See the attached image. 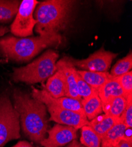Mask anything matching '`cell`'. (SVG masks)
I'll list each match as a JSON object with an SVG mask.
<instances>
[{"instance_id":"6da1fadb","label":"cell","mask_w":132,"mask_h":147,"mask_svg":"<svg viewBox=\"0 0 132 147\" xmlns=\"http://www.w3.org/2000/svg\"><path fill=\"white\" fill-rule=\"evenodd\" d=\"M13 98L24 134L33 142L40 144L46 138L49 127L46 106L19 89L14 90Z\"/></svg>"},{"instance_id":"7a4b0ae2","label":"cell","mask_w":132,"mask_h":147,"mask_svg":"<svg viewBox=\"0 0 132 147\" xmlns=\"http://www.w3.org/2000/svg\"><path fill=\"white\" fill-rule=\"evenodd\" d=\"M62 39L59 34L27 38L7 36L0 40V51L10 59L24 62L30 60L43 49L60 44Z\"/></svg>"},{"instance_id":"3957f363","label":"cell","mask_w":132,"mask_h":147,"mask_svg":"<svg viewBox=\"0 0 132 147\" xmlns=\"http://www.w3.org/2000/svg\"><path fill=\"white\" fill-rule=\"evenodd\" d=\"M75 3L69 0H49L39 3L34 12L36 32L40 35L59 34L67 25Z\"/></svg>"},{"instance_id":"277c9868","label":"cell","mask_w":132,"mask_h":147,"mask_svg":"<svg viewBox=\"0 0 132 147\" xmlns=\"http://www.w3.org/2000/svg\"><path fill=\"white\" fill-rule=\"evenodd\" d=\"M59 54L52 50H47L38 58L26 66L14 68L11 77L14 82L27 84L41 82L53 76L57 71Z\"/></svg>"},{"instance_id":"5b68a950","label":"cell","mask_w":132,"mask_h":147,"mask_svg":"<svg viewBox=\"0 0 132 147\" xmlns=\"http://www.w3.org/2000/svg\"><path fill=\"white\" fill-rule=\"evenodd\" d=\"M20 117L11 101L8 93L0 94V147L20 138Z\"/></svg>"},{"instance_id":"8992f818","label":"cell","mask_w":132,"mask_h":147,"mask_svg":"<svg viewBox=\"0 0 132 147\" xmlns=\"http://www.w3.org/2000/svg\"><path fill=\"white\" fill-rule=\"evenodd\" d=\"M38 4L36 0H23L20 3L15 20L11 26L12 34L19 37L33 34L34 27L37 24L33 14Z\"/></svg>"},{"instance_id":"52a82bcc","label":"cell","mask_w":132,"mask_h":147,"mask_svg":"<svg viewBox=\"0 0 132 147\" xmlns=\"http://www.w3.org/2000/svg\"><path fill=\"white\" fill-rule=\"evenodd\" d=\"M118 54L106 51L104 47L95 51L88 58L83 59H76L72 57H64V59L75 68L81 70L92 72H107L113 59Z\"/></svg>"},{"instance_id":"ba28073f","label":"cell","mask_w":132,"mask_h":147,"mask_svg":"<svg viewBox=\"0 0 132 147\" xmlns=\"http://www.w3.org/2000/svg\"><path fill=\"white\" fill-rule=\"evenodd\" d=\"M46 106L50 114V121H55L57 124L72 127L77 129L89 124L85 115L53 105Z\"/></svg>"},{"instance_id":"9c48e42d","label":"cell","mask_w":132,"mask_h":147,"mask_svg":"<svg viewBox=\"0 0 132 147\" xmlns=\"http://www.w3.org/2000/svg\"><path fill=\"white\" fill-rule=\"evenodd\" d=\"M31 95L34 98L43 102L45 105H53L85 115L81 101L77 100L66 96L56 98L52 96L44 89L39 90L34 87H32Z\"/></svg>"},{"instance_id":"30bf717a","label":"cell","mask_w":132,"mask_h":147,"mask_svg":"<svg viewBox=\"0 0 132 147\" xmlns=\"http://www.w3.org/2000/svg\"><path fill=\"white\" fill-rule=\"evenodd\" d=\"M77 130L70 126L55 124L47 131L48 137L44 139L40 145L44 147H62L77 138Z\"/></svg>"},{"instance_id":"8fae6325","label":"cell","mask_w":132,"mask_h":147,"mask_svg":"<svg viewBox=\"0 0 132 147\" xmlns=\"http://www.w3.org/2000/svg\"><path fill=\"white\" fill-rule=\"evenodd\" d=\"M57 69L61 70L64 76L65 82L66 96L78 101H81L77 86V69L68 63L64 58L56 63Z\"/></svg>"},{"instance_id":"7c38bea8","label":"cell","mask_w":132,"mask_h":147,"mask_svg":"<svg viewBox=\"0 0 132 147\" xmlns=\"http://www.w3.org/2000/svg\"><path fill=\"white\" fill-rule=\"evenodd\" d=\"M97 92L102 102V106L116 97L124 96L127 98L118 82L113 78L108 80L98 90Z\"/></svg>"},{"instance_id":"4fadbf2b","label":"cell","mask_w":132,"mask_h":147,"mask_svg":"<svg viewBox=\"0 0 132 147\" xmlns=\"http://www.w3.org/2000/svg\"><path fill=\"white\" fill-rule=\"evenodd\" d=\"M44 90L56 98L66 96L65 78L61 70L57 69L54 74L48 78Z\"/></svg>"},{"instance_id":"5bb4252c","label":"cell","mask_w":132,"mask_h":147,"mask_svg":"<svg viewBox=\"0 0 132 147\" xmlns=\"http://www.w3.org/2000/svg\"><path fill=\"white\" fill-rule=\"evenodd\" d=\"M119 122H121L120 118L104 114L90 121L88 125L102 138L108 131Z\"/></svg>"},{"instance_id":"9a60e30c","label":"cell","mask_w":132,"mask_h":147,"mask_svg":"<svg viewBox=\"0 0 132 147\" xmlns=\"http://www.w3.org/2000/svg\"><path fill=\"white\" fill-rule=\"evenodd\" d=\"M81 102L87 118L89 121L101 114L103 112L102 102L97 91H95L91 95L87 98L81 100Z\"/></svg>"},{"instance_id":"2e32d148","label":"cell","mask_w":132,"mask_h":147,"mask_svg":"<svg viewBox=\"0 0 132 147\" xmlns=\"http://www.w3.org/2000/svg\"><path fill=\"white\" fill-rule=\"evenodd\" d=\"M127 128L122 122L115 124L101 138V147H118L119 142L124 138Z\"/></svg>"},{"instance_id":"e0dca14e","label":"cell","mask_w":132,"mask_h":147,"mask_svg":"<svg viewBox=\"0 0 132 147\" xmlns=\"http://www.w3.org/2000/svg\"><path fill=\"white\" fill-rule=\"evenodd\" d=\"M77 70L82 78L92 88L97 91H98L108 80L112 78L110 73L108 72H92Z\"/></svg>"},{"instance_id":"ac0fdd59","label":"cell","mask_w":132,"mask_h":147,"mask_svg":"<svg viewBox=\"0 0 132 147\" xmlns=\"http://www.w3.org/2000/svg\"><path fill=\"white\" fill-rule=\"evenodd\" d=\"M127 104V98L124 96H118L103 105L104 114L111 117L120 118L124 113Z\"/></svg>"},{"instance_id":"d6986e66","label":"cell","mask_w":132,"mask_h":147,"mask_svg":"<svg viewBox=\"0 0 132 147\" xmlns=\"http://www.w3.org/2000/svg\"><path fill=\"white\" fill-rule=\"evenodd\" d=\"M20 1L0 0V22H8L17 14L20 4Z\"/></svg>"},{"instance_id":"ffe728a7","label":"cell","mask_w":132,"mask_h":147,"mask_svg":"<svg viewBox=\"0 0 132 147\" xmlns=\"http://www.w3.org/2000/svg\"><path fill=\"white\" fill-rule=\"evenodd\" d=\"M80 142L86 147H101V138L88 125L81 128Z\"/></svg>"},{"instance_id":"44dd1931","label":"cell","mask_w":132,"mask_h":147,"mask_svg":"<svg viewBox=\"0 0 132 147\" xmlns=\"http://www.w3.org/2000/svg\"><path fill=\"white\" fill-rule=\"evenodd\" d=\"M132 68V54L130 52L125 57L119 59L111 69L110 74L114 78L127 73Z\"/></svg>"},{"instance_id":"7402d4cb","label":"cell","mask_w":132,"mask_h":147,"mask_svg":"<svg viewBox=\"0 0 132 147\" xmlns=\"http://www.w3.org/2000/svg\"><path fill=\"white\" fill-rule=\"evenodd\" d=\"M114 78L117 80L120 85L127 98L132 96V72L131 71Z\"/></svg>"},{"instance_id":"603a6c76","label":"cell","mask_w":132,"mask_h":147,"mask_svg":"<svg viewBox=\"0 0 132 147\" xmlns=\"http://www.w3.org/2000/svg\"><path fill=\"white\" fill-rule=\"evenodd\" d=\"M77 86L78 93L82 100L87 98L91 95L95 91H97L92 88L83 80L78 72L77 73Z\"/></svg>"},{"instance_id":"cb8c5ba5","label":"cell","mask_w":132,"mask_h":147,"mask_svg":"<svg viewBox=\"0 0 132 147\" xmlns=\"http://www.w3.org/2000/svg\"><path fill=\"white\" fill-rule=\"evenodd\" d=\"M120 119L127 127L132 128V96L127 98L126 108Z\"/></svg>"},{"instance_id":"d4e9b609","label":"cell","mask_w":132,"mask_h":147,"mask_svg":"<svg viewBox=\"0 0 132 147\" xmlns=\"http://www.w3.org/2000/svg\"><path fill=\"white\" fill-rule=\"evenodd\" d=\"M132 128H127L124 135L123 140L132 142Z\"/></svg>"},{"instance_id":"484cf974","label":"cell","mask_w":132,"mask_h":147,"mask_svg":"<svg viewBox=\"0 0 132 147\" xmlns=\"http://www.w3.org/2000/svg\"><path fill=\"white\" fill-rule=\"evenodd\" d=\"M13 147H33L32 145L27 141H19L17 144H16Z\"/></svg>"},{"instance_id":"4316f807","label":"cell","mask_w":132,"mask_h":147,"mask_svg":"<svg viewBox=\"0 0 132 147\" xmlns=\"http://www.w3.org/2000/svg\"><path fill=\"white\" fill-rule=\"evenodd\" d=\"M67 147H86L82 145L80 142H79L77 140H74L72 142H70Z\"/></svg>"},{"instance_id":"83f0119b","label":"cell","mask_w":132,"mask_h":147,"mask_svg":"<svg viewBox=\"0 0 132 147\" xmlns=\"http://www.w3.org/2000/svg\"><path fill=\"white\" fill-rule=\"evenodd\" d=\"M118 147H132V142L123 140L119 142Z\"/></svg>"},{"instance_id":"f1b7e54d","label":"cell","mask_w":132,"mask_h":147,"mask_svg":"<svg viewBox=\"0 0 132 147\" xmlns=\"http://www.w3.org/2000/svg\"><path fill=\"white\" fill-rule=\"evenodd\" d=\"M9 31L10 30L7 27L4 26H0V36L7 34Z\"/></svg>"}]
</instances>
